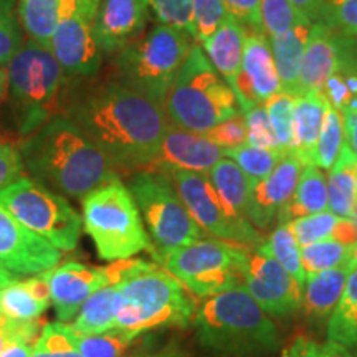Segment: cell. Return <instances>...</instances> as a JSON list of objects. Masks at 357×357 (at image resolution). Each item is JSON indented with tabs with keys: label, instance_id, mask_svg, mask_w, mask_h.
Here are the masks:
<instances>
[{
	"label": "cell",
	"instance_id": "cell-4",
	"mask_svg": "<svg viewBox=\"0 0 357 357\" xmlns=\"http://www.w3.org/2000/svg\"><path fill=\"white\" fill-rule=\"evenodd\" d=\"M10 113L22 139L58 114H65L71 89L53 53L42 45L24 40L19 52L8 61Z\"/></svg>",
	"mask_w": 357,
	"mask_h": 357
},
{
	"label": "cell",
	"instance_id": "cell-32",
	"mask_svg": "<svg viewBox=\"0 0 357 357\" xmlns=\"http://www.w3.org/2000/svg\"><path fill=\"white\" fill-rule=\"evenodd\" d=\"M287 153L288 151L283 149H270V147H257L252 144H243L235 147V149L223 151L225 158L231 159L236 166L242 169L252 187L263 181L266 176H270Z\"/></svg>",
	"mask_w": 357,
	"mask_h": 357
},
{
	"label": "cell",
	"instance_id": "cell-22",
	"mask_svg": "<svg viewBox=\"0 0 357 357\" xmlns=\"http://www.w3.org/2000/svg\"><path fill=\"white\" fill-rule=\"evenodd\" d=\"M356 266L349 263V265L306 276L300 311L307 324L312 328H323L328 323L341 300L349 273Z\"/></svg>",
	"mask_w": 357,
	"mask_h": 357
},
{
	"label": "cell",
	"instance_id": "cell-8",
	"mask_svg": "<svg viewBox=\"0 0 357 357\" xmlns=\"http://www.w3.org/2000/svg\"><path fill=\"white\" fill-rule=\"evenodd\" d=\"M82 211L83 229L101 260H126L153 250L136 200L121 178L88 194L82 200Z\"/></svg>",
	"mask_w": 357,
	"mask_h": 357
},
{
	"label": "cell",
	"instance_id": "cell-11",
	"mask_svg": "<svg viewBox=\"0 0 357 357\" xmlns=\"http://www.w3.org/2000/svg\"><path fill=\"white\" fill-rule=\"evenodd\" d=\"M0 205L61 252H73L78 247L83 230L79 213L68 199L33 177L24 176L0 190Z\"/></svg>",
	"mask_w": 357,
	"mask_h": 357
},
{
	"label": "cell",
	"instance_id": "cell-21",
	"mask_svg": "<svg viewBox=\"0 0 357 357\" xmlns=\"http://www.w3.org/2000/svg\"><path fill=\"white\" fill-rule=\"evenodd\" d=\"M342 50L344 37L326 26L323 22H314L301 60L296 96L321 93L326 82L337 70Z\"/></svg>",
	"mask_w": 357,
	"mask_h": 357
},
{
	"label": "cell",
	"instance_id": "cell-18",
	"mask_svg": "<svg viewBox=\"0 0 357 357\" xmlns=\"http://www.w3.org/2000/svg\"><path fill=\"white\" fill-rule=\"evenodd\" d=\"M225 158L222 147L213 144L207 136L169 126L160 142L154 162L146 171L172 172H211Z\"/></svg>",
	"mask_w": 357,
	"mask_h": 357
},
{
	"label": "cell",
	"instance_id": "cell-45",
	"mask_svg": "<svg viewBox=\"0 0 357 357\" xmlns=\"http://www.w3.org/2000/svg\"><path fill=\"white\" fill-rule=\"evenodd\" d=\"M227 17L223 0H194V40L204 43Z\"/></svg>",
	"mask_w": 357,
	"mask_h": 357
},
{
	"label": "cell",
	"instance_id": "cell-37",
	"mask_svg": "<svg viewBox=\"0 0 357 357\" xmlns=\"http://www.w3.org/2000/svg\"><path fill=\"white\" fill-rule=\"evenodd\" d=\"M47 310L48 305L38 301L22 280L0 289V311L8 321L29 323L42 319V314Z\"/></svg>",
	"mask_w": 357,
	"mask_h": 357
},
{
	"label": "cell",
	"instance_id": "cell-25",
	"mask_svg": "<svg viewBox=\"0 0 357 357\" xmlns=\"http://www.w3.org/2000/svg\"><path fill=\"white\" fill-rule=\"evenodd\" d=\"M312 24L314 22L303 17L288 32L270 40L275 65L280 75L281 89L293 96H296L298 75H300L301 60L305 55L307 40H310Z\"/></svg>",
	"mask_w": 357,
	"mask_h": 357
},
{
	"label": "cell",
	"instance_id": "cell-59",
	"mask_svg": "<svg viewBox=\"0 0 357 357\" xmlns=\"http://www.w3.org/2000/svg\"><path fill=\"white\" fill-rule=\"evenodd\" d=\"M10 323H12V321H8L6 316L2 314V311H0V329H6Z\"/></svg>",
	"mask_w": 357,
	"mask_h": 357
},
{
	"label": "cell",
	"instance_id": "cell-2",
	"mask_svg": "<svg viewBox=\"0 0 357 357\" xmlns=\"http://www.w3.org/2000/svg\"><path fill=\"white\" fill-rule=\"evenodd\" d=\"M19 149L30 177L63 197L83 200L119 178L100 147L66 114L22 139Z\"/></svg>",
	"mask_w": 357,
	"mask_h": 357
},
{
	"label": "cell",
	"instance_id": "cell-14",
	"mask_svg": "<svg viewBox=\"0 0 357 357\" xmlns=\"http://www.w3.org/2000/svg\"><path fill=\"white\" fill-rule=\"evenodd\" d=\"M243 284L266 314L275 318H289L300 311L301 287L268 253L265 242L248 250Z\"/></svg>",
	"mask_w": 357,
	"mask_h": 357
},
{
	"label": "cell",
	"instance_id": "cell-19",
	"mask_svg": "<svg viewBox=\"0 0 357 357\" xmlns=\"http://www.w3.org/2000/svg\"><path fill=\"white\" fill-rule=\"evenodd\" d=\"M146 0H101L95 17V40L102 55H116L139 38L149 20Z\"/></svg>",
	"mask_w": 357,
	"mask_h": 357
},
{
	"label": "cell",
	"instance_id": "cell-41",
	"mask_svg": "<svg viewBox=\"0 0 357 357\" xmlns=\"http://www.w3.org/2000/svg\"><path fill=\"white\" fill-rule=\"evenodd\" d=\"M159 24L174 26L194 38V0H146Z\"/></svg>",
	"mask_w": 357,
	"mask_h": 357
},
{
	"label": "cell",
	"instance_id": "cell-55",
	"mask_svg": "<svg viewBox=\"0 0 357 357\" xmlns=\"http://www.w3.org/2000/svg\"><path fill=\"white\" fill-rule=\"evenodd\" d=\"M35 342H29V341L13 342L12 346H8L7 349L0 354V357H32Z\"/></svg>",
	"mask_w": 357,
	"mask_h": 357
},
{
	"label": "cell",
	"instance_id": "cell-35",
	"mask_svg": "<svg viewBox=\"0 0 357 357\" xmlns=\"http://www.w3.org/2000/svg\"><path fill=\"white\" fill-rule=\"evenodd\" d=\"M346 144V124L342 114L337 109L329 106L326 111L323 128L318 144H316L314 154H312V162L319 169L329 171L336 162L339 154H341L342 146Z\"/></svg>",
	"mask_w": 357,
	"mask_h": 357
},
{
	"label": "cell",
	"instance_id": "cell-31",
	"mask_svg": "<svg viewBox=\"0 0 357 357\" xmlns=\"http://www.w3.org/2000/svg\"><path fill=\"white\" fill-rule=\"evenodd\" d=\"M60 0H17L22 30L29 40L50 50Z\"/></svg>",
	"mask_w": 357,
	"mask_h": 357
},
{
	"label": "cell",
	"instance_id": "cell-7",
	"mask_svg": "<svg viewBox=\"0 0 357 357\" xmlns=\"http://www.w3.org/2000/svg\"><path fill=\"white\" fill-rule=\"evenodd\" d=\"M195 40L187 32L154 25L114 58V82L162 106Z\"/></svg>",
	"mask_w": 357,
	"mask_h": 357
},
{
	"label": "cell",
	"instance_id": "cell-38",
	"mask_svg": "<svg viewBox=\"0 0 357 357\" xmlns=\"http://www.w3.org/2000/svg\"><path fill=\"white\" fill-rule=\"evenodd\" d=\"M32 357H82L77 349V333L68 323H45L35 342Z\"/></svg>",
	"mask_w": 357,
	"mask_h": 357
},
{
	"label": "cell",
	"instance_id": "cell-40",
	"mask_svg": "<svg viewBox=\"0 0 357 357\" xmlns=\"http://www.w3.org/2000/svg\"><path fill=\"white\" fill-rule=\"evenodd\" d=\"M24 43L17 0H0V66H7Z\"/></svg>",
	"mask_w": 357,
	"mask_h": 357
},
{
	"label": "cell",
	"instance_id": "cell-42",
	"mask_svg": "<svg viewBox=\"0 0 357 357\" xmlns=\"http://www.w3.org/2000/svg\"><path fill=\"white\" fill-rule=\"evenodd\" d=\"M260 13L261 29L270 40L288 32L303 19L288 0H261Z\"/></svg>",
	"mask_w": 357,
	"mask_h": 357
},
{
	"label": "cell",
	"instance_id": "cell-46",
	"mask_svg": "<svg viewBox=\"0 0 357 357\" xmlns=\"http://www.w3.org/2000/svg\"><path fill=\"white\" fill-rule=\"evenodd\" d=\"M245 124H247L248 142L247 144L257 147H270V149H281L276 139L270 118L265 109V105H257L243 113Z\"/></svg>",
	"mask_w": 357,
	"mask_h": 357
},
{
	"label": "cell",
	"instance_id": "cell-33",
	"mask_svg": "<svg viewBox=\"0 0 357 357\" xmlns=\"http://www.w3.org/2000/svg\"><path fill=\"white\" fill-rule=\"evenodd\" d=\"M75 333H77V349L82 357H126L137 339L142 336L119 328L102 334Z\"/></svg>",
	"mask_w": 357,
	"mask_h": 357
},
{
	"label": "cell",
	"instance_id": "cell-20",
	"mask_svg": "<svg viewBox=\"0 0 357 357\" xmlns=\"http://www.w3.org/2000/svg\"><path fill=\"white\" fill-rule=\"evenodd\" d=\"M305 166L306 164L293 151H288L270 176L252 187L250 222L255 229L265 230L278 218L280 212L291 200Z\"/></svg>",
	"mask_w": 357,
	"mask_h": 357
},
{
	"label": "cell",
	"instance_id": "cell-49",
	"mask_svg": "<svg viewBox=\"0 0 357 357\" xmlns=\"http://www.w3.org/2000/svg\"><path fill=\"white\" fill-rule=\"evenodd\" d=\"M25 176L19 144L0 137V190Z\"/></svg>",
	"mask_w": 357,
	"mask_h": 357
},
{
	"label": "cell",
	"instance_id": "cell-30",
	"mask_svg": "<svg viewBox=\"0 0 357 357\" xmlns=\"http://www.w3.org/2000/svg\"><path fill=\"white\" fill-rule=\"evenodd\" d=\"M71 326L79 334H102L116 329V284L93 293L75 316Z\"/></svg>",
	"mask_w": 357,
	"mask_h": 357
},
{
	"label": "cell",
	"instance_id": "cell-12",
	"mask_svg": "<svg viewBox=\"0 0 357 357\" xmlns=\"http://www.w3.org/2000/svg\"><path fill=\"white\" fill-rule=\"evenodd\" d=\"M167 176L172 178L187 211L205 234L247 248H255L265 242L260 230L227 207L208 172L172 171L167 172Z\"/></svg>",
	"mask_w": 357,
	"mask_h": 357
},
{
	"label": "cell",
	"instance_id": "cell-51",
	"mask_svg": "<svg viewBox=\"0 0 357 357\" xmlns=\"http://www.w3.org/2000/svg\"><path fill=\"white\" fill-rule=\"evenodd\" d=\"M43 321H29V323H15L12 321L6 329H0V354L7 349L8 346H12L13 342L19 341H29L35 342L42 333Z\"/></svg>",
	"mask_w": 357,
	"mask_h": 357
},
{
	"label": "cell",
	"instance_id": "cell-61",
	"mask_svg": "<svg viewBox=\"0 0 357 357\" xmlns=\"http://www.w3.org/2000/svg\"><path fill=\"white\" fill-rule=\"evenodd\" d=\"M351 220L354 222V225L357 227V202H356V207H354V212H352V217H351Z\"/></svg>",
	"mask_w": 357,
	"mask_h": 357
},
{
	"label": "cell",
	"instance_id": "cell-36",
	"mask_svg": "<svg viewBox=\"0 0 357 357\" xmlns=\"http://www.w3.org/2000/svg\"><path fill=\"white\" fill-rule=\"evenodd\" d=\"M301 263L306 276L349 265L352 263V247H346L333 238L321 240L301 247Z\"/></svg>",
	"mask_w": 357,
	"mask_h": 357
},
{
	"label": "cell",
	"instance_id": "cell-60",
	"mask_svg": "<svg viewBox=\"0 0 357 357\" xmlns=\"http://www.w3.org/2000/svg\"><path fill=\"white\" fill-rule=\"evenodd\" d=\"M352 263H354V266L357 268V243L352 247Z\"/></svg>",
	"mask_w": 357,
	"mask_h": 357
},
{
	"label": "cell",
	"instance_id": "cell-62",
	"mask_svg": "<svg viewBox=\"0 0 357 357\" xmlns=\"http://www.w3.org/2000/svg\"><path fill=\"white\" fill-rule=\"evenodd\" d=\"M356 190H357V169H356Z\"/></svg>",
	"mask_w": 357,
	"mask_h": 357
},
{
	"label": "cell",
	"instance_id": "cell-9",
	"mask_svg": "<svg viewBox=\"0 0 357 357\" xmlns=\"http://www.w3.org/2000/svg\"><path fill=\"white\" fill-rule=\"evenodd\" d=\"M131 190L146 231L149 235L151 255L158 265L176 252L207 236L187 211L172 178L164 172L139 171L129 178Z\"/></svg>",
	"mask_w": 357,
	"mask_h": 357
},
{
	"label": "cell",
	"instance_id": "cell-16",
	"mask_svg": "<svg viewBox=\"0 0 357 357\" xmlns=\"http://www.w3.org/2000/svg\"><path fill=\"white\" fill-rule=\"evenodd\" d=\"M278 91H281V82L270 38L261 30H247L242 70L234 86L240 111L245 113L253 106L263 105Z\"/></svg>",
	"mask_w": 357,
	"mask_h": 357
},
{
	"label": "cell",
	"instance_id": "cell-24",
	"mask_svg": "<svg viewBox=\"0 0 357 357\" xmlns=\"http://www.w3.org/2000/svg\"><path fill=\"white\" fill-rule=\"evenodd\" d=\"M328 108L329 102L321 93L296 96V101H294L291 151L305 164L312 162V154L318 144Z\"/></svg>",
	"mask_w": 357,
	"mask_h": 357
},
{
	"label": "cell",
	"instance_id": "cell-29",
	"mask_svg": "<svg viewBox=\"0 0 357 357\" xmlns=\"http://www.w3.org/2000/svg\"><path fill=\"white\" fill-rule=\"evenodd\" d=\"M326 339L349 351L357 347V268L349 273L341 300L326 323Z\"/></svg>",
	"mask_w": 357,
	"mask_h": 357
},
{
	"label": "cell",
	"instance_id": "cell-17",
	"mask_svg": "<svg viewBox=\"0 0 357 357\" xmlns=\"http://www.w3.org/2000/svg\"><path fill=\"white\" fill-rule=\"evenodd\" d=\"M113 284L106 266L68 261L50 270V296L58 321L70 323L98 289Z\"/></svg>",
	"mask_w": 357,
	"mask_h": 357
},
{
	"label": "cell",
	"instance_id": "cell-39",
	"mask_svg": "<svg viewBox=\"0 0 357 357\" xmlns=\"http://www.w3.org/2000/svg\"><path fill=\"white\" fill-rule=\"evenodd\" d=\"M294 101H296V96L281 89V91L275 93L273 96H270L263 102L276 139H278L283 151H291L293 147Z\"/></svg>",
	"mask_w": 357,
	"mask_h": 357
},
{
	"label": "cell",
	"instance_id": "cell-47",
	"mask_svg": "<svg viewBox=\"0 0 357 357\" xmlns=\"http://www.w3.org/2000/svg\"><path fill=\"white\" fill-rule=\"evenodd\" d=\"M204 136H207L213 144L225 149H235L248 142V134H247V124H245V118L242 113L231 116V118L225 119V121L218 123L217 126H213L211 131L205 132Z\"/></svg>",
	"mask_w": 357,
	"mask_h": 357
},
{
	"label": "cell",
	"instance_id": "cell-48",
	"mask_svg": "<svg viewBox=\"0 0 357 357\" xmlns=\"http://www.w3.org/2000/svg\"><path fill=\"white\" fill-rule=\"evenodd\" d=\"M281 357H354L349 349L334 342H318L314 339L300 336L283 351Z\"/></svg>",
	"mask_w": 357,
	"mask_h": 357
},
{
	"label": "cell",
	"instance_id": "cell-5",
	"mask_svg": "<svg viewBox=\"0 0 357 357\" xmlns=\"http://www.w3.org/2000/svg\"><path fill=\"white\" fill-rule=\"evenodd\" d=\"M197 307L194 294L158 263L116 284V328L126 331L187 328Z\"/></svg>",
	"mask_w": 357,
	"mask_h": 357
},
{
	"label": "cell",
	"instance_id": "cell-34",
	"mask_svg": "<svg viewBox=\"0 0 357 357\" xmlns=\"http://www.w3.org/2000/svg\"><path fill=\"white\" fill-rule=\"evenodd\" d=\"M265 247L271 257L296 280L301 289L305 287L306 273L301 263V247L289 223H280L265 240Z\"/></svg>",
	"mask_w": 357,
	"mask_h": 357
},
{
	"label": "cell",
	"instance_id": "cell-52",
	"mask_svg": "<svg viewBox=\"0 0 357 357\" xmlns=\"http://www.w3.org/2000/svg\"><path fill=\"white\" fill-rule=\"evenodd\" d=\"M333 240L346 245V247H354L357 243V227L351 218H339L336 227H334Z\"/></svg>",
	"mask_w": 357,
	"mask_h": 357
},
{
	"label": "cell",
	"instance_id": "cell-13",
	"mask_svg": "<svg viewBox=\"0 0 357 357\" xmlns=\"http://www.w3.org/2000/svg\"><path fill=\"white\" fill-rule=\"evenodd\" d=\"M101 0H60L50 52L70 78H89L101 68L95 17Z\"/></svg>",
	"mask_w": 357,
	"mask_h": 357
},
{
	"label": "cell",
	"instance_id": "cell-3",
	"mask_svg": "<svg viewBox=\"0 0 357 357\" xmlns=\"http://www.w3.org/2000/svg\"><path fill=\"white\" fill-rule=\"evenodd\" d=\"M199 344L235 357L278 349L280 333L245 284L205 298L194 316Z\"/></svg>",
	"mask_w": 357,
	"mask_h": 357
},
{
	"label": "cell",
	"instance_id": "cell-43",
	"mask_svg": "<svg viewBox=\"0 0 357 357\" xmlns=\"http://www.w3.org/2000/svg\"><path fill=\"white\" fill-rule=\"evenodd\" d=\"M318 20L339 35L357 38V0H326Z\"/></svg>",
	"mask_w": 357,
	"mask_h": 357
},
{
	"label": "cell",
	"instance_id": "cell-44",
	"mask_svg": "<svg viewBox=\"0 0 357 357\" xmlns=\"http://www.w3.org/2000/svg\"><path fill=\"white\" fill-rule=\"evenodd\" d=\"M337 220L339 217L334 215L333 212L324 211L319 213H312V215L296 218V220L289 222V225H291L294 235H296L300 247H306V245L331 238Z\"/></svg>",
	"mask_w": 357,
	"mask_h": 357
},
{
	"label": "cell",
	"instance_id": "cell-15",
	"mask_svg": "<svg viewBox=\"0 0 357 357\" xmlns=\"http://www.w3.org/2000/svg\"><path fill=\"white\" fill-rule=\"evenodd\" d=\"M63 252L33 234L0 205V268L33 276L60 265Z\"/></svg>",
	"mask_w": 357,
	"mask_h": 357
},
{
	"label": "cell",
	"instance_id": "cell-10",
	"mask_svg": "<svg viewBox=\"0 0 357 357\" xmlns=\"http://www.w3.org/2000/svg\"><path fill=\"white\" fill-rule=\"evenodd\" d=\"M248 250L242 245L204 236L171 253L162 268L181 281L190 294L205 300L243 284Z\"/></svg>",
	"mask_w": 357,
	"mask_h": 357
},
{
	"label": "cell",
	"instance_id": "cell-54",
	"mask_svg": "<svg viewBox=\"0 0 357 357\" xmlns=\"http://www.w3.org/2000/svg\"><path fill=\"white\" fill-rule=\"evenodd\" d=\"M346 124V144L349 146L352 154L357 158V111L349 116H344Z\"/></svg>",
	"mask_w": 357,
	"mask_h": 357
},
{
	"label": "cell",
	"instance_id": "cell-57",
	"mask_svg": "<svg viewBox=\"0 0 357 357\" xmlns=\"http://www.w3.org/2000/svg\"><path fill=\"white\" fill-rule=\"evenodd\" d=\"M8 91V73L7 66H0V105L7 98Z\"/></svg>",
	"mask_w": 357,
	"mask_h": 357
},
{
	"label": "cell",
	"instance_id": "cell-53",
	"mask_svg": "<svg viewBox=\"0 0 357 357\" xmlns=\"http://www.w3.org/2000/svg\"><path fill=\"white\" fill-rule=\"evenodd\" d=\"M288 2L296 8V12L301 17H305V19L311 22H318L319 13L323 10L326 0H288Z\"/></svg>",
	"mask_w": 357,
	"mask_h": 357
},
{
	"label": "cell",
	"instance_id": "cell-27",
	"mask_svg": "<svg viewBox=\"0 0 357 357\" xmlns=\"http://www.w3.org/2000/svg\"><path fill=\"white\" fill-rule=\"evenodd\" d=\"M357 158L349 146H342L341 154L328 174V208L339 218H351L357 202L356 190Z\"/></svg>",
	"mask_w": 357,
	"mask_h": 357
},
{
	"label": "cell",
	"instance_id": "cell-26",
	"mask_svg": "<svg viewBox=\"0 0 357 357\" xmlns=\"http://www.w3.org/2000/svg\"><path fill=\"white\" fill-rule=\"evenodd\" d=\"M326 208H328V177L323 169L314 164H306L291 200L280 212L278 222L289 223L300 217L324 212Z\"/></svg>",
	"mask_w": 357,
	"mask_h": 357
},
{
	"label": "cell",
	"instance_id": "cell-50",
	"mask_svg": "<svg viewBox=\"0 0 357 357\" xmlns=\"http://www.w3.org/2000/svg\"><path fill=\"white\" fill-rule=\"evenodd\" d=\"M261 0H223V6L230 17L247 30H261Z\"/></svg>",
	"mask_w": 357,
	"mask_h": 357
},
{
	"label": "cell",
	"instance_id": "cell-1",
	"mask_svg": "<svg viewBox=\"0 0 357 357\" xmlns=\"http://www.w3.org/2000/svg\"><path fill=\"white\" fill-rule=\"evenodd\" d=\"M65 114L91 137L118 174L146 171L171 126L162 106L114 79L71 89Z\"/></svg>",
	"mask_w": 357,
	"mask_h": 357
},
{
	"label": "cell",
	"instance_id": "cell-23",
	"mask_svg": "<svg viewBox=\"0 0 357 357\" xmlns=\"http://www.w3.org/2000/svg\"><path fill=\"white\" fill-rule=\"evenodd\" d=\"M245 37H247V30L243 29V25H240L234 17L227 13L217 32L202 43V50L211 60L213 68L230 84L231 89L242 70Z\"/></svg>",
	"mask_w": 357,
	"mask_h": 357
},
{
	"label": "cell",
	"instance_id": "cell-6",
	"mask_svg": "<svg viewBox=\"0 0 357 357\" xmlns=\"http://www.w3.org/2000/svg\"><path fill=\"white\" fill-rule=\"evenodd\" d=\"M164 111L172 126L205 134L238 114L240 106L230 84L194 43L166 98Z\"/></svg>",
	"mask_w": 357,
	"mask_h": 357
},
{
	"label": "cell",
	"instance_id": "cell-56",
	"mask_svg": "<svg viewBox=\"0 0 357 357\" xmlns=\"http://www.w3.org/2000/svg\"><path fill=\"white\" fill-rule=\"evenodd\" d=\"M20 278H22L20 275L12 273V271L6 270V268H0V289L10 287V284L17 283V281H20Z\"/></svg>",
	"mask_w": 357,
	"mask_h": 357
},
{
	"label": "cell",
	"instance_id": "cell-28",
	"mask_svg": "<svg viewBox=\"0 0 357 357\" xmlns=\"http://www.w3.org/2000/svg\"><path fill=\"white\" fill-rule=\"evenodd\" d=\"M213 187L227 204V207L238 217L250 222V197H252V184L234 160L223 158L215 167L208 172ZM252 223V222H250ZM253 225V223H252Z\"/></svg>",
	"mask_w": 357,
	"mask_h": 357
},
{
	"label": "cell",
	"instance_id": "cell-58",
	"mask_svg": "<svg viewBox=\"0 0 357 357\" xmlns=\"http://www.w3.org/2000/svg\"><path fill=\"white\" fill-rule=\"evenodd\" d=\"M141 357H185L184 352L176 349V347H167V349L158 352V354H149V356H141Z\"/></svg>",
	"mask_w": 357,
	"mask_h": 357
}]
</instances>
